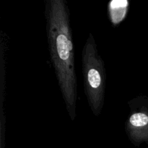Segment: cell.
<instances>
[{
  "label": "cell",
  "instance_id": "cell-1",
  "mask_svg": "<svg viewBox=\"0 0 148 148\" xmlns=\"http://www.w3.org/2000/svg\"><path fill=\"white\" fill-rule=\"evenodd\" d=\"M46 20L51 59L68 114L74 121L77 116V83L69 12L65 1H48Z\"/></svg>",
  "mask_w": 148,
  "mask_h": 148
},
{
  "label": "cell",
  "instance_id": "cell-2",
  "mask_svg": "<svg viewBox=\"0 0 148 148\" xmlns=\"http://www.w3.org/2000/svg\"><path fill=\"white\" fill-rule=\"evenodd\" d=\"M82 66L85 95L92 112L98 116L104 104L106 73L104 62L91 33L82 49Z\"/></svg>",
  "mask_w": 148,
  "mask_h": 148
},
{
  "label": "cell",
  "instance_id": "cell-3",
  "mask_svg": "<svg viewBox=\"0 0 148 148\" xmlns=\"http://www.w3.org/2000/svg\"><path fill=\"white\" fill-rule=\"evenodd\" d=\"M127 0H112L108 6L109 18L114 25L120 24L127 17L129 8Z\"/></svg>",
  "mask_w": 148,
  "mask_h": 148
}]
</instances>
